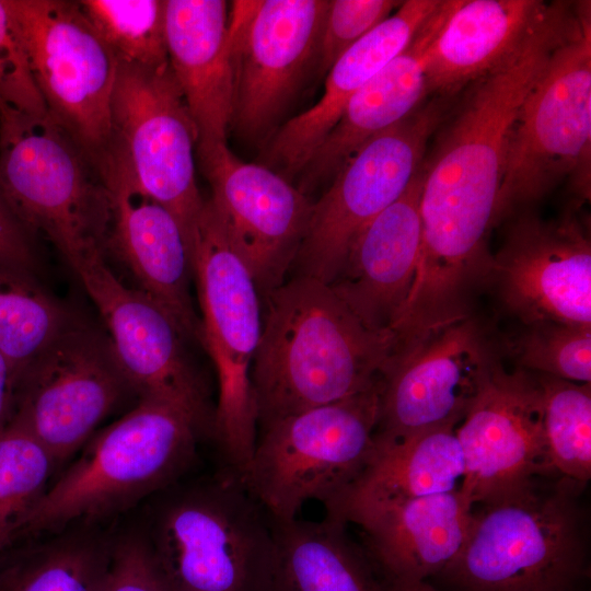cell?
Wrapping results in <instances>:
<instances>
[{
    "mask_svg": "<svg viewBox=\"0 0 591 591\" xmlns=\"http://www.w3.org/2000/svg\"><path fill=\"white\" fill-rule=\"evenodd\" d=\"M34 263L28 232L0 193V264L30 273Z\"/></svg>",
    "mask_w": 591,
    "mask_h": 591,
    "instance_id": "74e56055",
    "label": "cell"
},
{
    "mask_svg": "<svg viewBox=\"0 0 591 591\" xmlns=\"http://www.w3.org/2000/svg\"><path fill=\"white\" fill-rule=\"evenodd\" d=\"M111 552L82 536L30 548L0 569V591H102Z\"/></svg>",
    "mask_w": 591,
    "mask_h": 591,
    "instance_id": "f546056e",
    "label": "cell"
},
{
    "mask_svg": "<svg viewBox=\"0 0 591 591\" xmlns=\"http://www.w3.org/2000/svg\"><path fill=\"white\" fill-rule=\"evenodd\" d=\"M461 93V92H460ZM460 93L433 94L362 144L312 202L292 268L332 283L364 228L406 189Z\"/></svg>",
    "mask_w": 591,
    "mask_h": 591,
    "instance_id": "30bf717a",
    "label": "cell"
},
{
    "mask_svg": "<svg viewBox=\"0 0 591 591\" xmlns=\"http://www.w3.org/2000/svg\"><path fill=\"white\" fill-rule=\"evenodd\" d=\"M260 298L262 334L252 364L258 432L379 381L395 334L367 328L329 285L294 276Z\"/></svg>",
    "mask_w": 591,
    "mask_h": 591,
    "instance_id": "7a4b0ae2",
    "label": "cell"
},
{
    "mask_svg": "<svg viewBox=\"0 0 591 591\" xmlns=\"http://www.w3.org/2000/svg\"><path fill=\"white\" fill-rule=\"evenodd\" d=\"M442 0H407L329 68L321 99L270 138L264 165L287 178L299 173L350 99L414 39Z\"/></svg>",
    "mask_w": 591,
    "mask_h": 591,
    "instance_id": "603a6c76",
    "label": "cell"
},
{
    "mask_svg": "<svg viewBox=\"0 0 591 591\" xmlns=\"http://www.w3.org/2000/svg\"><path fill=\"white\" fill-rule=\"evenodd\" d=\"M0 101L33 117H48L23 40L0 0Z\"/></svg>",
    "mask_w": 591,
    "mask_h": 591,
    "instance_id": "d590c367",
    "label": "cell"
},
{
    "mask_svg": "<svg viewBox=\"0 0 591 591\" xmlns=\"http://www.w3.org/2000/svg\"><path fill=\"white\" fill-rule=\"evenodd\" d=\"M591 11L553 51L511 127L495 222L526 209L564 179L589 198L591 148Z\"/></svg>",
    "mask_w": 591,
    "mask_h": 591,
    "instance_id": "ba28073f",
    "label": "cell"
},
{
    "mask_svg": "<svg viewBox=\"0 0 591 591\" xmlns=\"http://www.w3.org/2000/svg\"><path fill=\"white\" fill-rule=\"evenodd\" d=\"M16 384L12 370L0 351V431L12 420Z\"/></svg>",
    "mask_w": 591,
    "mask_h": 591,
    "instance_id": "f35d334b",
    "label": "cell"
},
{
    "mask_svg": "<svg viewBox=\"0 0 591 591\" xmlns=\"http://www.w3.org/2000/svg\"><path fill=\"white\" fill-rule=\"evenodd\" d=\"M536 376L542 390L549 465L560 476L588 483L591 477V384L544 374Z\"/></svg>",
    "mask_w": 591,
    "mask_h": 591,
    "instance_id": "4dcf8cb0",
    "label": "cell"
},
{
    "mask_svg": "<svg viewBox=\"0 0 591 591\" xmlns=\"http://www.w3.org/2000/svg\"><path fill=\"white\" fill-rule=\"evenodd\" d=\"M0 193L24 229L46 236L72 270L104 255L111 201L100 170L49 116L1 101Z\"/></svg>",
    "mask_w": 591,
    "mask_h": 591,
    "instance_id": "8992f818",
    "label": "cell"
},
{
    "mask_svg": "<svg viewBox=\"0 0 591 591\" xmlns=\"http://www.w3.org/2000/svg\"><path fill=\"white\" fill-rule=\"evenodd\" d=\"M102 591H171L144 540L121 542L111 552Z\"/></svg>",
    "mask_w": 591,
    "mask_h": 591,
    "instance_id": "8d00e7d4",
    "label": "cell"
},
{
    "mask_svg": "<svg viewBox=\"0 0 591 591\" xmlns=\"http://www.w3.org/2000/svg\"><path fill=\"white\" fill-rule=\"evenodd\" d=\"M167 490L144 541L171 591H264L271 521L245 485L218 471Z\"/></svg>",
    "mask_w": 591,
    "mask_h": 591,
    "instance_id": "52a82bcc",
    "label": "cell"
},
{
    "mask_svg": "<svg viewBox=\"0 0 591 591\" xmlns=\"http://www.w3.org/2000/svg\"><path fill=\"white\" fill-rule=\"evenodd\" d=\"M206 437L185 409L155 398L99 431L22 523L26 533L55 531L82 518L118 511L174 485Z\"/></svg>",
    "mask_w": 591,
    "mask_h": 591,
    "instance_id": "277c9868",
    "label": "cell"
},
{
    "mask_svg": "<svg viewBox=\"0 0 591 591\" xmlns=\"http://www.w3.org/2000/svg\"><path fill=\"white\" fill-rule=\"evenodd\" d=\"M273 556L264 591H387L347 524L271 520Z\"/></svg>",
    "mask_w": 591,
    "mask_h": 591,
    "instance_id": "83f0119b",
    "label": "cell"
},
{
    "mask_svg": "<svg viewBox=\"0 0 591 591\" xmlns=\"http://www.w3.org/2000/svg\"><path fill=\"white\" fill-rule=\"evenodd\" d=\"M577 14V3H549L521 47L461 92L421 162L426 235L449 246L488 241L511 127Z\"/></svg>",
    "mask_w": 591,
    "mask_h": 591,
    "instance_id": "6da1fadb",
    "label": "cell"
},
{
    "mask_svg": "<svg viewBox=\"0 0 591 591\" xmlns=\"http://www.w3.org/2000/svg\"><path fill=\"white\" fill-rule=\"evenodd\" d=\"M471 513L459 490L370 503L334 519L361 529V546L382 580L429 581L461 551Z\"/></svg>",
    "mask_w": 591,
    "mask_h": 591,
    "instance_id": "7402d4cb",
    "label": "cell"
},
{
    "mask_svg": "<svg viewBox=\"0 0 591 591\" xmlns=\"http://www.w3.org/2000/svg\"><path fill=\"white\" fill-rule=\"evenodd\" d=\"M424 169L354 243L329 283L359 321L373 332H393L413 287L421 243Z\"/></svg>",
    "mask_w": 591,
    "mask_h": 591,
    "instance_id": "44dd1931",
    "label": "cell"
},
{
    "mask_svg": "<svg viewBox=\"0 0 591 591\" xmlns=\"http://www.w3.org/2000/svg\"><path fill=\"white\" fill-rule=\"evenodd\" d=\"M382 582L387 591H439L428 581L382 580Z\"/></svg>",
    "mask_w": 591,
    "mask_h": 591,
    "instance_id": "ab89813d",
    "label": "cell"
},
{
    "mask_svg": "<svg viewBox=\"0 0 591 591\" xmlns=\"http://www.w3.org/2000/svg\"><path fill=\"white\" fill-rule=\"evenodd\" d=\"M465 475L461 494L472 509L556 474L549 465L542 390L535 373L506 370L499 359L455 428Z\"/></svg>",
    "mask_w": 591,
    "mask_h": 591,
    "instance_id": "ac0fdd59",
    "label": "cell"
},
{
    "mask_svg": "<svg viewBox=\"0 0 591 591\" xmlns=\"http://www.w3.org/2000/svg\"><path fill=\"white\" fill-rule=\"evenodd\" d=\"M55 468L48 451L18 420L0 431V557L46 493Z\"/></svg>",
    "mask_w": 591,
    "mask_h": 591,
    "instance_id": "d6a6232c",
    "label": "cell"
},
{
    "mask_svg": "<svg viewBox=\"0 0 591 591\" xmlns=\"http://www.w3.org/2000/svg\"><path fill=\"white\" fill-rule=\"evenodd\" d=\"M197 155L211 186L209 202L262 297L287 280L312 201L274 170L240 160L227 143Z\"/></svg>",
    "mask_w": 591,
    "mask_h": 591,
    "instance_id": "d6986e66",
    "label": "cell"
},
{
    "mask_svg": "<svg viewBox=\"0 0 591 591\" xmlns=\"http://www.w3.org/2000/svg\"><path fill=\"white\" fill-rule=\"evenodd\" d=\"M457 0H442L409 45L347 103L335 126L301 170L304 195L339 172L370 138L410 114L428 96L426 66L430 46Z\"/></svg>",
    "mask_w": 591,
    "mask_h": 591,
    "instance_id": "d4e9b609",
    "label": "cell"
},
{
    "mask_svg": "<svg viewBox=\"0 0 591 591\" xmlns=\"http://www.w3.org/2000/svg\"><path fill=\"white\" fill-rule=\"evenodd\" d=\"M131 394L106 333L78 320L18 380L13 419L57 467Z\"/></svg>",
    "mask_w": 591,
    "mask_h": 591,
    "instance_id": "5bb4252c",
    "label": "cell"
},
{
    "mask_svg": "<svg viewBox=\"0 0 591 591\" xmlns=\"http://www.w3.org/2000/svg\"><path fill=\"white\" fill-rule=\"evenodd\" d=\"M379 407L380 379L352 396L271 424L258 432L245 487L275 521L296 519L312 500L326 506L368 464Z\"/></svg>",
    "mask_w": 591,
    "mask_h": 591,
    "instance_id": "9c48e42d",
    "label": "cell"
},
{
    "mask_svg": "<svg viewBox=\"0 0 591 591\" xmlns=\"http://www.w3.org/2000/svg\"><path fill=\"white\" fill-rule=\"evenodd\" d=\"M197 140L170 65L146 68L118 62L104 161L123 166L141 192L176 218L189 248L205 205L195 175Z\"/></svg>",
    "mask_w": 591,
    "mask_h": 591,
    "instance_id": "7c38bea8",
    "label": "cell"
},
{
    "mask_svg": "<svg viewBox=\"0 0 591 591\" xmlns=\"http://www.w3.org/2000/svg\"><path fill=\"white\" fill-rule=\"evenodd\" d=\"M327 0H241L229 12L234 74L232 125L263 137L318 53Z\"/></svg>",
    "mask_w": 591,
    "mask_h": 591,
    "instance_id": "2e32d148",
    "label": "cell"
},
{
    "mask_svg": "<svg viewBox=\"0 0 591 591\" xmlns=\"http://www.w3.org/2000/svg\"><path fill=\"white\" fill-rule=\"evenodd\" d=\"M118 62L146 68L169 65L166 0L78 2Z\"/></svg>",
    "mask_w": 591,
    "mask_h": 591,
    "instance_id": "1f68e13d",
    "label": "cell"
},
{
    "mask_svg": "<svg viewBox=\"0 0 591 591\" xmlns=\"http://www.w3.org/2000/svg\"><path fill=\"white\" fill-rule=\"evenodd\" d=\"M493 254L490 283L522 325L555 322L591 327V242L586 224L567 211L543 219L514 213Z\"/></svg>",
    "mask_w": 591,
    "mask_h": 591,
    "instance_id": "e0dca14e",
    "label": "cell"
},
{
    "mask_svg": "<svg viewBox=\"0 0 591 591\" xmlns=\"http://www.w3.org/2000/svg\"><path fill=\"white\" fill-rule=\"evenodd\" d=\"M73 271L97 309L117 363L138 398L185 409L210 438L215 407L173 318L144 292L123 283L104 255Z\"/></svg>",
    "mask_w": 591,
    "mask_h": 591,
    "instance_id": "9a60e30c",
    "label": "cell"
},
{
    "mask_svg": "<svg viewBox=\"0 0 591 591\" xmlns=\"http://www.w3.org/2000/svg\"><path fill=\"white\" fill-rule=\"evenodd\" d=\"M588 483L549 475L472 508L439 591H581L590 573Z\"/></svg>",
    "mask_w": 591,
    "mask_h": 591,
    "instance_id": "3957f363",
    "label": "cell"
},
{
    "mask_svg": "<svg viewBox=\"0 0 591 591\" xmlns=\"http://www.w3.org/2000/svg\"><path fill=\"white\" fill-rule=\"evenodd\" d=\"M3 1L26 48L49 117L99 167L111 140L117 58L78 2Z\"/></svg>",
    "mask_w": 591,
    "mask_h": 591,
    "instance_id": "8fae6325",
    "label": "cell"
},
{
    "mask_svg": "<svg viewBox=\"0 0 591 591\" xmlns=\"http://www.w3.org/2000/svg\"><path fill=\"white\" fill-rule=\"evenodd\" d=\"M500 347L475 315L394 347L380 374L375 438L395 441L456 428L474 403Z\"/></svg>",
    "mask_w": 591,
    "mask_h": 591,
    "instance_id": "4fadbf2b",
    "label": "cell"
},
{
    "mask_svg": "<svg viewBox=\"0 0 591 591\" xmlns=\"http://www.w3.org/2000/svg\"><path fill=\"white\" fill-rule=\"evenodd\" d=\"M78 321L30 273L0 264V351L15 384L27 367Z\"/></svg>",
    "mask_w": 591,
    "mask_h": 591,
    "instance_id": "f1b7e54d",
    "label": "cell"
},
{
    "mask_svg": "<svg viewBox=\"0 0 591 591\" xmlns=\"http://www.w3.org/2000/svg\"><path fill=\"white\" fill-rule=\"evenodd\" d=\"M465 475L455 428L428 430L383 441L375 438L373 453L359 476L324 506L326 515L379 502L410 500L459 491Z\"/></svg>",
    "mask_w": 591,
    "mask_h": 591,
    "instance_id": "4316f807",
    "label": "cell"
},
{
    "mask_svg": "<svg viewBox=\"0 0 591 591\" xmlns=\"http://www.w3.org/2000/svg\"><path fill=\"white\" fill-rule=\"evenodd\" d=\"M500 348L515 368L577 382H591V327L555 322L523 325Z\"/></svg>",
    "mask_w": 591,
    "mask_h": 591,
    "instance_id": "836d02e7",
    "label": "cell"
},
{
    "mask_svg": "<svg viewBox=\"0 0 591 591\" xmlns=\"http://www.w3.org/2000/svg\"><path fill=\"white\" fill-rule=\"evenodd\" d=\"M204 347L215 366L218 397L211 439L219 472L244 484L258 438L252 364L262 334V298L209 200L190 240Z\"/></svg>",
    "mask_w": 591,
    "mask_h": 591,
    "instance_id": "5b68a950",
    "label": "cell"
},
{
    "mask_svg": "<svg viewBox=\"0 0 591 591\" xmlns=\"http://www.w3.org/2000/svg\"><path fill=\"white\" fill-rule=\"evenodd\" d=\"M111 201L106 248H112L138 287L173 318L187 341L200 345V317L194 308L192 254L176 218L150 198L112 160L99 167Z\"/></svg>",
    "mask_w": 591,
    "mask_h": 591,
    "instance_id": "ffe728a7",
    "label": "cell"
},
{
    "mask_svg": "<svg viewBox=\"0 0 591 591\" xmlns=\"http://www.w3.org/2000/svg\"><path fill=\"white\" fill-rule=\"evenodd\" d=\"M228 3L166 0L169 65L197 129L196 153L227 143L234 74Z\"/></svg>",
    "mask_w": 591,
    "mask_h": 591,
    "instance_id": "cb8c5ba5",
    "label": "cell"
},
{
    "mask_svg": "<svg viewBox=\"0 0 591 591\" xmlns=\"http://www.w3.org/2000/svg\"><path fill=\"white\" fill-rule=\"evenodd\" d=\"M538 0H457L427 59L428 94H457L525 42L547 9Z\"/></svg>",
    "mask_w": 591,
    "mask_h": 591,
    "instance_id": "484cf974",
    "label": "cell"
},
{
    "mask_svg": "<svg viewBox=\"0 0 591 591\" xmlns=\"http://www.w3.org/2000/svg\"><path fill=\"white\" fill-rule=\"evenodd\" d=\"M403 1L332 0L322 30L318 57L320 72L332 65L371 30L386 20Z\"/></svg>",
    "mask_w": 591,
    "mask_h": 591,
    "instance_id": "e575fe53",
    "label": "cell"
}]
</instances>
